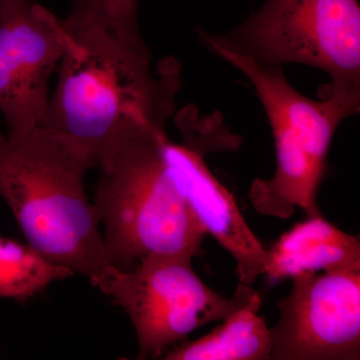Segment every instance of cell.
I'll return each mask as SVG.
<instances>
[{"instance_id":"6da1fadb","label":"cell","mask_w":360,"mask_h":360,"mask_svg":"<svg viewBox=\"0 0 360 360\" xmlns=\"http://www.w3.org/2000/svg\"><path fill=\"white\" fill-rule=\"evenodd\" d=\"M63 45L42 127L84 153L92 167L98 168L135 123L167 127L182 86L176 59L153 65L150 52L136 51L98 27L63 26Z\"/></svg>"},{"instance_id":"7a4b0ae2","label":"cell","mask_w":360,"mask_h":360,"mask_svg":"<svg viewBox=\"0 0 360 360\" xmlns=\"http://www.w3.org/2000/svg\"><path fill=\"white\" fill-rule=\"evenodd\" d=\"M91 168L84 153L44 127L6 137L0 146V198L27 243L94 286L112 265L85 193L84 176Z\"/></svg>"},{"instance_id":"3957f363","label":"cell","mask_w":360,"mask_h":360,"mask_svg":"<svg viewBox=\"0 0 360 360\" xmlns=\"http://www.w3.org/2000/svg\"><path fill=\"white\" fill-rule=\"evenodd\" d=\"M167 127L139 122L99 165L94 205L108 262L134 269L144 257H194L206 236L165 155Z\"/></svg>"},{"instance_id":"277c9868","label":"cell","mask_w":360,"mask_h":360,"mask_svg":"<svg viewBox=\"0 0 360 360\" xmlns=\"http://www.w3.org/2000/svg\"><path fill=\"white\" fill-rule=\"evenodd\" d=\"M210 51L258 65L310 66L328 75L319 97L360 110L359 0H267L243 23L221 34L200 33Z\"/></svg>"},{"instance_id":"5b68a950","label":"cell","mask_w":360,"mask_h":360,"mask_svg":"<svg viewBox=\"0 0 360 360\" xmlns=\"http://www.w3.org/2000/svg\"><path fill=\"white\" fill-rule=\"evenodd\" d=\"M250 80L269 118L276 149V170L251 184L250 200L259 214L290 219L296 208L307 217L322 215L317 202L336 130L359 115L335 98L312 99L291 85L283 68L258 65L236 54L217 52Z\"/></svg>"},{"instance_id":"8992f818","label":"cell","mask_w":360,"mask_h":360,"mask_svg":"<svg viewBox=\"0 0 360 360\" xmlns=\"http://www.w3.org/2000/svg\"><path fill=\"white\" fill-rule=\"evenodd\" d=\"M94 286L129 315L136 359L162 356L196 329L260 298L243 283L231 297L219 295L194 272L193 257L179 255H149L129 270L112 266Z\"/></svg>"},{"instance_id":"52a82bcc","label":"cell","mask_w":360,"mask_h":360,"mask_svg":"<svg viewBox=\"0 0 360 360\" xmlns=\"http://www.w3.org/2000/svg\"><path fill=\"white\" fill-rule=\"evenodd\" d=\"M181 141H165V155L193 214L236 260L239 283L252 285L264 276L266 248L253 233L233 195L210 172L205 156L236 150L241 143L220 115L184 113L175 120Z\"/></svg>"},{"instance_id":"ba28073f","label":"cell","mask_w":360,"mask_h":360,"mask_svg":"<svg viewBox=\"0 0 360 360\" xmlns=\"http://www.w3.org/2000/svg\"><path fill=\"white\" fill-rule=\"evenodd\" d=\"M276 302L272 360L360 359V269L302 274Z\"/></svg>"},{"instance_id":"9c48e42d","label":"cell","mask_w":360,"mask_h":360,"mask_svg":"<svg viewBox=\"0 0 360 360\" xmlns=\"http://www.w3.org/2000/svg\"><path fill=\"white\" fill-rule=\"evenodd\" d=\"M63 26L32 0H8L0 9V113L8 136L42 127L49 85L63 58Z\"/></svg>"},{"instance_id":"30bf717a","label":"cell","mask_w":360,"mask_h":360,"mask_svg":"<svg viewBox=\"0 0 360 360\" xmlns=\"http://www.w3.org/2000/svg\"><path fill=\"white\" fill-rule=\"evenodd\" d=\"M360 269V239L324 219L307 217L266 250L264 276L269 283L302 274Z\"/></svg>"},{"instance_id":"8fae6325","label":"cell","mask_w":360,"mask_h":360,"mask_svg":"<svg viewBox=\"0 0 360 360\" xmlns=\"http://www.w3.org/2000/svg\"><path fill=\"white\" fill-rule=\"evenodd\" d=\"M262 297L222 319L202 338L182 341L165 360H270L271 338L264 317L258 315Z\"/></svg>"},{"instance_id":"7c38bea8","label":"cell","mask_w":360,"mask_h":360,"mask_svg":"<svg viewBox=\"0 0 360 360\" xmlns=\"http://www.w3.org/2000/svg\"><path fill=\"white\" fill-rule=\"evenodd\" d=\"M73 274L30 243L0 236V300L27 302L51 283Z\"/></svg>"},{"instance_id":"4fadbf2b","label":"cell","mask_w":360,"mask_h":360,"mask_svg":"<svg viewBox=\"0 0 360 360\" xmlns=\"http://www.w3.org/2000/svg\"><path fill=\"white\" fill-rule=\"evenodd\" d=\"M139 0H73L70 14L61 22L70 30L103 28L132 49L150 52L139 28Z\"/></svg>"},{"instance_id":"5bb4252c","label":"cell","mask_w":360,"mask_h":360,"mask_svg":"<svg viewBox=\"0 0 360 360\" xmlns=\"http://www.w3.org/2000/svg\"><path fill=\"white\" fill-rule=\"evenodd\" d=\"M7 1H8V0H0V9H1V7L4 6Z\"/></svg>"},{"instance_id":"9a60e30c","label":"cell","mask_w":360,"mask_h":360,"mask_svg":"<svg viewBox=\"0 0 360 360\" xmlns=\"http://www.w3.org/2000/svg\"><path fill=\"white\" fill-rule=\"evenodd\" d=\"M6 137H4V135L0 134V146H1L2 142L6 141Z\"/></svg>"}]
</instances>
